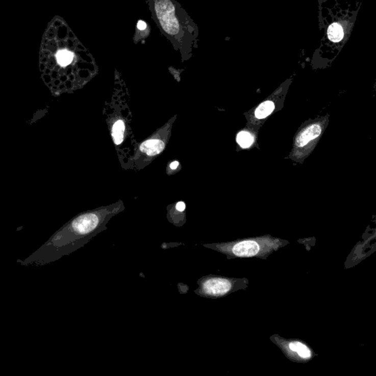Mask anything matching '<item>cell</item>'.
<instances>
[{
	"instance_id": "cell-1",
	"label": "cell",
	"mask_w": 376,
	"mask_h": 376,
	"mask_svg": "<svg viewBox=\"0 0 376 376\" xmlns=\"http://www.w3.org/2000/svg\"><path fill=\"white\" fill-rule=\"evenodd\" d=\"M101 220L98 215L82 214L61 227L46 243L25 260L17 262L24 266H43L71 255L91 241L100 232Z\"/></svg>"
},
{
	"instance_id": "cell-2",
	"label": "cell",
	"mask_w": 376,
	"mask_h": 376,
	"mask_svg": "<svg viewBox=\"0 0 376 376\" xmlns=\"http://www.w3.org/2000/svg\"><path fill=\"white\" fill-rule=\"evenodd\" d=\"M199 286L195 293L200 296L220 297L228 293L232 289V283L227 279L220 277H205L198 282Z\"/></svg>"
},
{
	"instance_id": "cell-3",
	"label": "cell",
	"mask_w": 376,
	"mask_h": 376,
	"mask_svg": "<svg viewBox=\"0 0 376 376\" xmlns=\"http://www.w3.org/2000/svg\"><path fill=\"white\" fill-rule=\"evenodd\" d=\"M157 13L160 23L168 34L176 36L180 32L179 26L174 15V8L169 0H157L155 2Z\"/></svg>"
},
{
	"instance_id": "cell-4",
	"label": "cell",
	"mask_w": 376,
	"mask_h": 376,
	"mask_svg": "<svg viewBox=\"0 0 376 376\" xmlns=\"http://www.w3.org/2000/svg\"><path fill=\"white\" fill-rule=\"evenodd\" d=\"M260 246L257 242L245 240L234 245L232 252L237 257H253L259 253Z\"/></svg>"
},
{
	"instance_id": "cell-5",
	"label": "cell",
	"mask_w": 376,
	"mask_h": 376,
	"mask_svg": "<svg viewBox=\"0 0 376 376\" xmlns=\"http://www.w3.org/2000/svg\"><path fill=\"white\" fill-rule=\"evenodd\" d=\"M321 126L318 123H314V124L307 127L297 135L296 140H295L296 146H306L311 140L317 138L321 133Z\"/></svg>"
},
{
	"instance_id": "cell-6",
	"label": "cell",
	"mask_w": 376,
	"mask_h": 376,
	"mask_svg": "<svg viewBox=\"0 0 376 376\" xmlns=\"http://www.w3.org/2000/svg\"><path fill=\"white\" fill-rule=\"evenodd\" d=\"M165 148V144L160 140H148L140 145V149L146 153L148 156H155L162 152Z\"/></svg>"
},
{
	"instance_id": "cell-7",
	"label": "cell",
	"mask_w": 376,
	"mask_h": 376,
	"mask_svg": "<svg viewBox=\"0 0 376 376\" xmlns=\"http://www.w3.org/2000/svg\"><path fill=\"white\" fill-rule=\"evenodd\" d=\"M327 34L332 42H340L345 37V28L341 22L332 23L328 28Z\"/></svg>"
},
{
	"instance_id": "cell-8",
	"label": "cell",
	"mask_w": 376,
	"mask_h": 376,
	"mask_svg": "<svg viewBox=\"0 0 376 376\" xmlns=\"http://www.w3.org/2000/svg\"><path fill=\"white\" fill-rule=\"evenodd\" d=\"M274 103L270 101H266L262 103L255 111V116L259 119L265 118L270 115L274 110Z\"/></svg>"
},
{
	"instance_id": "cell-9",
	"label": "cell",
	"mask_w": 376,
	"mask_h": 376,
	"mask_svg": "<svg viewBox=\"0 0 376 376\" xmlns=\"http://www.w3.org/2000/svg\"><path fill=\"white\" fill-rule=\"evenodd\" d=\"M124 130L125 125L123 121L119 120L115 122L113 128V133H112L115 144H121V142L123 141Z\"/></svg>"
},
{
	"instance_id": "cell-10",
	"label": "cell",
	"mask_w": 376,
	"mask_h": 376,
	"mask_svg": "<svg viewBox=\"0 0 376 376\" xmlns=\"http://www.w3.org/2000/svg\"><path fill=\"white\" fill-rule=\"evenodd\" d=\"M289 347H290V350H292V352H297L298 355L300 356V357H302V358L307 359L311 357V352L310 349H309L307 346L302 344V342H291V343H290Z\"/></svg>"
},
{
	"instance_id": "cell-11",
	"label": "cell",
	"mask_w": 376,
	"mask_h": 376,
	"mask_svg": "<svg viewBox=\"0 0 376 376\" xmlns=\"http://www.w3.org/2000/svg\"><path fill=\"white\" fill-rule=\"evenodd\" d=\"M56 58L58 63L61 66H66L72 62L73 55L71 52L67 51V50H62V51L58 52Z\"/></svg>"
},
{
	"instance_id": "cell-12",
	"label": "cell",
	"mask_w": 376,
	"mask_h": 376,
	"mask_svg": "<svg viewBox=\"0 0 376 376\" xmlns=\"http://www.w3.org/2000/svg\"><path fill=\"white\" fill-rule=\"evenodd\" d=\"M237 142L243 148H248L253 143L254 138L247 132H241L237 135Z\"/></svg>"
},
{
	"instance_id": "cell-13",
	"label": "cell",
	"mask_w": 376,
	"mask_h": 376,
	"mask_svg": "<svg viewBox=\"0 0 376 376\" xmlns=\"http://www.w3.org/2000/svg\"><path fill=\"white\" fill-rule=\"evenodd\" d=\"M185 207H186V206H185V204L184 203V202H178V203L177 204L176 208L177 210H178V211H185Z\"/></svg>"
},
{
	"instance_id": "cell-14",
	"label": "cell",
	"mask_w": 376,
	"mask_h": 376,
	"mask_svg": "<svg viewBox=\"0 0 376 376\" xmlns=\"http://www.w3.org/2000/svg\"><path fill=\"white\" fill-rule=\"evenodd\" d=\"M138 29L140 30V31H143V30L146 29V23H145L144 21H138Z\"/></svg>"
},
{
	"instance_id": "cell-15",
	"label": "cell",
	"mask_w": 376,
	"mask_h": 376,
	"mask_svg": "<svg viewBox=\"0 0 376 376\" xmlns=\"http://www.w3.org/2000/svg\"><path fill=\"white\" fill-rule=\"evenodd\" d=\"M179 163L177 161L173 162L171 164H170V167L171 169H176L177 167H178Z\"/></svg>"
}]
</instances>
